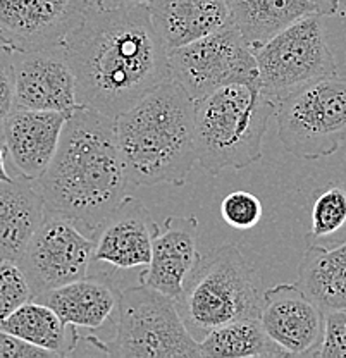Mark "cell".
I'll return each mask as SVG.
<instances>
[{"mask_svg":"<svg viewBox=\"0 0 346 358\" xmlns=\"http://www.w3.org/2000/svg\"><path fill=\"white\" fill-rule=\"evenodd\" d=\"M61 45L76 78L78 103L114 119L171 78L169 50L148 6L83 2Z\"/></svg>","mask_w":346,"mask_h":358,"instance_id":"6da1fadb","label":"cell"},{"mask_svg":"<svg viewBox=\"0 0 346 358\" xmlns=\"http://www.w3.org/2000/svg\"><path fill=\"white\" fill-rule=\"evenodd\" d=\"M36 182L48 212L66 215L92 236L131 186L114 117L83 103L71 110L57 152Z\"/></svg>","mask_w":346,"mask_h":358,"instance_id":"7a4b0ae2","label":"cell"},{"mask_svg":"<svg viewBox=\"0 0 346 358\" xmlns=\"http://www.w3.org/2000/svg\"><path fill=\"white\" fill-rule=\"evenodd\" d=\"M115 136L131 186H183L199 162L195 100L169 78L119 114Z\"/></svg>","mask_w":346,"mask_h":358,"instance_id":"3957f363","label":"cell"},{"mask_svg":"<svg viewBox=\"0 0 346 358\" xmlns=\"http://www.w3.org/2000/svg\"><path fill=\"white\" fill-rule=\"evenodd\" d=\"M276 103L259 80L224 87L195 100L199 164L210 174L240 171L260 160L262 141Z\"/></svg>","mask_w":346,"mask_h":358,"instance_id":"277c9868","label":"cell"},{"mask_svg":"<svg viewBox=\"0 0 346 358\" xmlns=\"http://www.w3.org/2000/svg\"><path fill=\"white\" fill-rule=\"evenodd\" d=\"M264 300L259 271L236 245H222L200 260L176 298L189 333L202 338L240 319L260 317Z\"/></svg>","mask_w":346,"mask_h":358,"instance_id":"5b68a950","label":"cell"},{"mask_svg":"<svg viewBox=\"0 0 346 358\" xmlns=\"http://www.w3.org/2000/svg\"><path fill=\"white\" fill-rule=\"evenodd\" d=\"M103 355L126 358H196L200 343L186 327L176 298L141 282L121 293L115 336L110 343L90 338Z\"/></svg>","mask_w":346,"mask_h":358,"instance_id":"8992f818","label":"cell"},{"mask_svg":"<svg viewBox=\"0 0 346 358\" xmlns=\"http://www.w3.org/2000/svg\"><path fill=\"white\" fill-rule=\"evenodd\" d=\"M288 152L315 160L333 155L346 140V78H321L284 96L274 114Z\"/></svg>","mask_w":346,"mask_h":358,"instance_id":"52a82bcc","label":"cell"},{"mask_svg":"<svg viewBox=\"0 0 346 358\" xmlns=\"http://www.w3.org/2000/svg\"><path fill=\"white\" fill-rule=\"evenodd\" d=\"M252 50L260 87L276 106L305 85L336 74V61L327 45L319 13L301 17Z\"/></svg>","mask_w":346,"mask_h":358,"instance_id":"ba28073f","label":"cell"},{"mask_svg":"<svg viewBox=\"0 0 346 358\" xmlns=\"http://www.w3.org/2000/svg\"><path fill=\"white\" fill-rule=\"evenodd\" d=\"M171 78L193 100L229 85L259 80L252 45L231 21L224 28L169 52Z\"/></svg>","mask_w":346,"mask_h":358,"instance_id":"9c48e42d","label":"cell"},{"mask_svg":"<svg viewBox=\"0 0 346 358\" xmlns=\"http://www.w3.org/2000/svg\"><path fill=\"white\" fill-rule=\"evenodd\" d=\"M95 241L69 217L48 212L26 246L17 266L24 272L33 298L88 274Z\"/></svg>","mask_w":346,"mask_h":358,"instance_id":"30bf717a","label":"cell"},{"mask_svg":"<svg viewBox=\"0 0 346 358\" xmlns=\"http://www.w3.org/2000/svg\"><path fill=\"white\" fill-rule=\"evenodd\" d=\"M13 62L16 107L69 114L80 106L76 78L62 45L28 52L13 50Z\"/></svg>","mask_w":346,"mask_h":358,"instance_id":"8fae6325","label":"cell"},{"mask_svg":"<svg viewBox=\"0 0 346 358\" xmlns=\"http://www.w3.org/2000/svg\"><path fill=\"white\" fill-rule=\"evenodd\" d=\"M260 322L266 333L289 355H310L321 346L326 312L298 285H276L264 289Z\"/></svg>","mask_w":346,"mask_h":358,"instance_id":"7c38bea8","label":"cell"},{"mask_svg":"<svg viewBox=\"0 0 346 358\" xmlns=\"http://www.w3.org/2000/svg\"><path fill=\"white\" fill-rule=\"evenodd\" d=\"M83 0H0V43L17 52L61 45Z\"/></svg>","mask_w":346,"mask_h":358,"instance_id":"4fadbf2b","label":"cell"},{"mask_svg":"<svg viewBox=\"0 0 346 358\" xmlns=\"http://www.w3.org/2000/svg\"><path fill=\"white\" fill-rule=\"evenodd\" d=\"M202 255L199 252V221L195 215H171L155 227L152 240V260L141 282L178 298L183 293Z\"/></svg>","mask_w":346,"mask_h":358,"instance_id":"5bb4252c","label":"cell"},{"mask_svg":"<svg viewBox=\"0 0 346 358\" xmlns=\"http://www.w3.org/2000/svg\"><path fill=\"white\" fill-rule=\"evenodd\" d=\"M157 222L140 200L126 196L122 203L92 234L96 264L131 271L147 268L152 260V240Z\"/></svg>","mask_w":346,"mask_h":358,"instance_id":"9a60e30c","label":"cell"},{"mask_svg":"<svg viewBox=\"0 0 346 358\" xmlns=\"http://www.w3.org/2000/svg\"><path fill=\"white\" fill-rule=\"evenodd\" d=\"M68 114L14 107L2 126V143L14 167L26 179L36 181L50 166Z\"/></svg>","mask_w":346,"mask_h":358,"instance_id":"2e32d148","label":"cell"},{"mask_svg":"<svg viewBox=\"0 0 346 358\" xmlns=\"http://www.w3.org/2000/svg\"><path fill=\"white\" fill-rule=\"evenodd\" d=\"M45 214L38 182L23 176L0 181V262H20Z\"/></svg>","mask_w":346,"mask_h":358,"instance_id":"e0dca14e","label":"cell"},{"mask_svg":"<svg viewBox=\"0 0 346 358\" xmlns=\"http://www.w3.org/2000/svg\"><path fill=\"white\" fill-rule=\"evenodd\" d=\"M148 10L169 52L231 22L228 0H150Z\"/></svg>","mask_w":346,"mask_h":358,"instance_id":"ac0fdd59","label":"cell"},{"mask_svg":"<svg viewBox=\"0 0 346 358\" xmlns=\"http://www.w3.org/2000/svg\"><path fill=\"white\" fill-rule=\"evenodd\" d=\"M121 293L100 275H85L78 281L45 291L33 300L48 305L66 326L100 329L119 307Z\"/></svg>","mask_w":346,"mask_h":358,"instance_id":"d6986e66","label":"cell"},{"mask_svg":"<svg viewBox=\"0 0 346 358\" xmlns=\"http://www.w3.org/2000/svg\"><path fill=\"white\" fill-rule=\"evenodd\" d=\"M296 285L326 313L346 308V241L331 248L308 245Z\"/></svg>","mask_w":346,"mask_h":358,"instance_id":"ffe728a7","label":"cell"},{"mask_svg":"<svg viewBox=\"0 0 346 358\" xmlns=\"http://www.w3.org/2000/svg\"><path fill=\"white\" fill-rule=\"evenodd\" d=\"M231 21L252 47L266 43L288 26L312 13V0H228Z\"/></svg>","mask_w":346,"mask_h":358,"instance_id":"44dd1931","label":"cell"},{"mask_svg":"<svg viewBox=\"0 0 346 358\" xmlns=\"http://www.w3.org/2000/svg\"><path fill=\"white\" fill-rule=\"evenodd\" d=\"M199 343L203 358L289 357V353L266 333L260 317L234 320L212 329Z\"/></svg>","mask_w":346,"mask_h":358,"instance_id":"7402d4cb","label":"cell"},{"mask_svg":"<svg viewBox=\"0 0 346 358\" xmlns=\"http://www.w3.org/2000/svg\"><path fill=\"white\" fill-rule=\"evenodd\" d=\"M0 329L20 336L21 339L40 348L50 350L57 357L73 353V345L68 341V326L42 301H26L3 320Z\"/></svg>","mask_w":346,"mask_h":358,"instance_id":"603a6c76","label":"cell"},{"mask_svg":"<svg viewBox=\"0 0 346 358\" xmlns=\"http://www.w3.org/2000/svg\"><path fill=\"white\" fill-rule=\"evenodd\" d=\"M343 241H346V181H331L312 196L307 245L331 248Z\"/></svg>","mask_w":346,"mask_h":358,"instance_id":"cb8c5ba5","label":"cell"},{"mask_svg":"<svg viewBox=\"0 0 346 358\" xmlns=\"http://www.w3.org/2000/svg\"><path fill=\"white\" fill-rule=\"evenodd\" d=\"M29 300L33 293L21 267L16 262H0V326Z\"/></svg>","mask_w":346,"mask_h":358,"instance_id":"d4e9b609","label":"cell"},{"mask_svg":"<svg viewBox=\"0 0 346 358\" xmlns=\"http://www.w3.org/2000/svg\"><path fill=\"white\" fill-rule=\"evenodd\" d=\"M262 212L264 208L260 200L254 193L243 192V189L229 193L221 203L222 219L228 226L240 231L254 229L262 219Z\"/></svg>","mask_w":346,"mask_h":358,"instance_id":"484cf974","label":"cell"},{"mask_svg":"<svg viewBox=\"0 0 346 358\" xmlns=\"http://www.w3.org/2000/svg\"><path fill=\"white\" fill-rule=\"evenodd\" d=\"M314 357L341 358L346 357V308L326 313L324 338Z\"/></svg>","mask_w":346,"mask_h":358,"instance_id":"4316f807","label":"cell"},{"mask_svg":"<svg viewBox=\"0 0 346 358\" xmlns=\"http://www.w3.org/2000/svg\"><path fill=\"white\" fill-rule=\"evenodd\" d=\"M16 107V78H14L13 48L0 43V134L7 115Z\"/></svg>","mask_w":346,"mask_h":358,"instance_id":"83f0119b","label":"cell"},{"mask_svg":"<svg viewBox=\"0 0 346 358\" xmlns=\"http://www.w3.org/2000/svg\"><path fill=\"white\" fill-rule=\"evenodd\" d=\"M54 352L24 341L20 336L0 329V358H55Z\"/></svg>","mask_w":346,"mask_h":358,"instance_id":"f1b7e54d","label":"cell"},{"mask_svg":"<svg viewBox=\"0 0 346 358\" xmlns=\"http://www.w3.org/2000/svg\"><path fill=\"white\" fill-rule=\"evenodd\" d=\"M312 2L317 6L321 16H336L341 6V0H312Z\"/></svg>","mask_w":346,"mask_h":358,"instance_id":"f546056e","label":"cell"},{"mask_svg":"<svg viewBox=\"0 0 346 358\" xmlns=\"http://www.w3.org/2000/svg\"><path fill=\"white\" fill-rule=\"evenodd\" d=\"M13 176L7 173L6 167V147L3 143H0V181H13Z\"/></svg>","mask_w":346,"mask_h":358,"instance_id":"4dcf8cb0","label":"cell"},{"mask_svg":"<svg viewBox=\"0 0 346 358\" xmlns=\"http://www.w3.org/2000/svg\"><path fill=\"white\" fill-rule=\"evenodd\" d=\"M88 3H96V6H110V3H119V0H83Z\"/></svg>","mask_w":346,"mask_h":358,"instance_id":"1f68e13d","label":"cell"},{"mask_svg":"<svg viewBox=\"0 0 346 358\" xmlns=\"http://www.w3.org/2000/svg\"><path fill=\"white\" fill-rule=\"evenodd\" d=\"M121 3H129V6H148L150 0H119Z\"/></svg>","mask_w":346,"mask_h":358,"instance_id":"d6a6232c","label":"cell"}]
</instances>
